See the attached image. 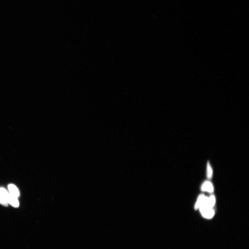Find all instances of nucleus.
Segmentation results:
<instances>
[{"instance_id": "1", "label": "nucleus", "mask_w": 249, "mask_h": 249, "mask_svg": "<svg viewBox=\"0 0 249 249\" xmlns=\"http://www.w3.org/2000/svg\"><path fill=\"white\" fill-rule=\"evenodd\" d=\"M199 209L202 216L206 218H213L215 214V211L213 208L208 207L206 205H202L199 208Z\"/></svg>"}, {"instance_id": "2", "label": "nucleus", "mask_w": 249, "mask_h": 249, "mask_svg": "<svg viewBox=\"0 0 249 249\" xmlns=\"http://www.w3.org/2000/svg\"><path fill=\"white\" fill-rule=\"evenodd\" d=\"M8 192L4 188H0V204L5 207L8 206L7 201Z\"/></svg>"}, {"instance_id": "3", "label": "nucleus", "mask_w": 249, "mask_h": 249, "mask_svg": "<svg viewBox=\"0 0 249 249\" xmlns=\"http://www.w3.org/2000/svg\"><path fill=\"white\" fill-rule=\"evenodd\" d=\"M17 198H18L8 193L7 198L8 204H10L14 207H18L19 206V202Z\"/></svg>"}, {"instance_id": "4", "label": "nucleus", "mask_w": 249, "mask_h": 249, "mask_svg": "<svg viewBox=\"0 0 249 249\" xmlns=\"http://www.w3.org/2000/svg\"><path fill=\"white\" fill-rule=\"evenodd\" d=\"M208 199V198L205 196L204 195L201 194L199 195L195 205V209H198L201 205L207 203Z\"/></svg>"}, {"instance_id": "5", "label": "nucleus", "mask_w": 249, "mask_h": 249, "mask_svg": "<svg viewBox=\"0 0 249 249\" xmlns=\"http://www.w3.org/2000/svg\"><path fill=\"white\" fill-rule=\"evenodd\" d=\"M201 190L204 192H207L210 193H212L213 191V187L211 182L209 181H206L202 184Z\"/></svg>"}, {"instance_id": "6", "label": "nucleus", "mask_w": 249, "mask_h": 249, "mask_svg": "<svg viewBox=\"0 0 249 249\" xmlns=\"http://www.w3.org/2000/svg\"><path fill=\"white\" fill-rule=\"evenodd\" d=\"M8 188L10 193L11 195L15 196L17 198L19 197L20 195L19 191L15 185L10 184L8 185Z\"/></svg>"}, {"instance_id": "7", "label": "nucleus", "mask_w": 249, "mask_h": 249, "mask_svg": "<svg viewBox=\"0 0 249 249\" xmlns=\"http://www.w3.org/2000/svg\"><path fill=\"white\" fill-rule=\"evenodd\" d=\"M216 199L214 195H211L209 198H208L207 205L208 207L213 208L215 204Z\"/></svg>"}, {"instance_id": "8", "label": "nucleus", "mask_w": 249, "mask_h": 249, "mask_svg": "<svg viewBox=\"0 0 249 249\" xmlns=\"http://www.w3.org/2000/svg\"><path fill=\"white\" fill-rule=\"evenodd\" d=\"M213 176V170L209 162L207 163V176L208 179H210Z\"/></svg>"}]
</instances>
